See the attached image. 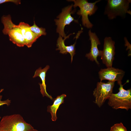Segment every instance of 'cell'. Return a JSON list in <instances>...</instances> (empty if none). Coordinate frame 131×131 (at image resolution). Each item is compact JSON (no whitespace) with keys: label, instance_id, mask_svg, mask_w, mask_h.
Listing matches in <instances>:
<instances>
[{"label":"cell","instance_id":"1","mask_svg":"<svg viewBox=\"0 0 131 131\" xmlns=\"http://www.w3.org/2000/svg\"><path fill=\"white\" fill-rule=\"evenodd\" d=\"M0 131H38L19 114L4 116L0 121Z\"/></svg>","mask_w":131,"mask_h":131},{"label":"cell","instance_id":"2","mask_svg":"<svg viewBox=\"0 0 131 131\" xmlns=\"http://www.w3.org/2000/svg\"><path fill=\"white\" fill-rule=\"evenodd\" d=\"M131 1L130 0H108L104 14L110 20L115 18L118 16L124 18L127 13L131 14L129 9Z\"/></svg>","mask_w":131,"mask_h":131},{"label":"cell","instance_id":"3","mask_svg":"<svg viewBox=\"0 0 131 131\" xmlns=\"http://www.w3.org/2000/svg\"><path fill=\"white\" fill-rule=\"evenodd\" d=\"M119 85V92L111 94L108 99V103L114 109H124L128 111L131 108V90H125L122 83Z\"/></svg>","mask_w":131,"mask_h":131},{"label":"cell","instance_id":"4","mask_svg":"<svg viewBox=\"0 0 131 131\" xmlns=\"http://www.w3.org/2000/svg\"><path fill=\"white\" fill-rule=\"evenodd\" d=\"M1 21L4 26L2 32L4 34L8 35L10 41L18 47H22L25 45L20 28L18 25L12 22L10 15L3 16Z\"/></svg>","mask_w":131,"mask_h":131},{"label":"cell","instance_id":"5","mask_svg":"<svg viewBox=\"0 0 131 131\" xmlns=\"http://www.w3.org/2000/svg\"><path fill=\"white\" fill-rule=\"evenodd\" d=\"M74 2L73 6L74 8L78 7L80 10L77 12V15L81 16L82 25L88 28H91L93 26L89 21L88 16L94 14L97 10L98 8L96 4L100 0L96 1L93 3L88 2L86 0H68Z\"/></svg>","mask_w":131,"mask_h":131},{"label":"cell","instance_id":"6","mask_svg":"<svg viewBox=\"0 0 131 131\" xmlns=\"http://www.w3.org/2000/svg\"><path fill=\"white\" fill-rule=\"evenodd\" d=\"M115 82L108 81L106 83L98 82L96 88L93 91L95 100V103L100 107L106 100L113 93Z\"/></svg>","mask_w":131,"mask_h":131},{"label":"cell","instance_id":"7","mask_svg":"<svg viewBox=\"0 0 131 131\" xmlns=\"http://www.w3.org/2000/svg\"><path fill=\"white\" fill-rule=\"evenodd\" d=\"M73 5L69 6L62 9L61 13L57 17L58 19H55V21L56 24L57 25V32L58 33L59 36L64 38L66 37L64 32V29L65 26L69 25L72 21H74L78 23L77 20L75 19L71 16L74 11L72 10Z\"/></svg>","mask_w":131,"mask_h":131},{"label":"cell","instance_id":"8","mask_svg":"<svg viewBox=\"0 0 131 131\" xmlns=\"http://www.w3.org/2000/svg\"><path fill=\"white\" fill-rule=\"evenodd\" d=\"M115 42L111 37H106L104 39L103 48L101 59L103 63L107 67H112L115 54Z\"/></svg>","mask_w":131,"mask_h":131},{"label":"cell","instance_id":"9","mask_svg":"<svg viewBox=\"0 0 131 131\" xmlns=\"http://www.w3.org/2000/svg\"><path fill=\"white\" fill-rule=\"evenodd\" d=\"M125 72L121 69L111 67L101 69L98 72L100 81L104 80L114 82L117 81L119 85L122 83V80L124 75Z\"/></svg>","mask_w":131,"mask_h":131},{"label":"cell","instance_id":"10","mask_svg":"<svg viewBox=\"0 0 131 131\" xmlns=\"http://www.w3.org/2000/svg\"><path fill=\"white\" fill-rule=\"evenodd\" d=\"M89 40L91 42V49L90 52L87 54L85 56L88 59L92 61H95L98 65L99 63L97 60L98 56H101L102 50H99L98 48V45L100 44L99 39L95 33L91 32L90 29L88 32Z\"/></svg>","mask_w":131,"mask_h":131},{"label":"cell","instance_id":"11","mask_svg":"<svg viewBox=\"0 0 131 131\" xmlns=\"http://www.w3.org/2000/svg\"><path fill=\"white\" fill-rule=\"evenodd\" d=\"M83 29L81 28L80 31H79L77 34L76 38V41L73 44L69 46H66L65 44V41L72 34H70L67 37L63 39L62 37L59 36L57 41V44L58 48L56 49V50H60V53L63 54H66L68 53L70 54L71 56V62L73 59V57L75 54V46L77 39L79 38L80 34L83 32L82 31Z\"/></svg>","mask_w":131,"mask_h":131},{"label":"cell","instance_id":"12","mask_svg":"<svg viewBox=\"0 0 131 131\" xmlns=\"http://www.w3.org/2000/svg\"><path fill=\"white\" fill-rule=\"evenodd\" d=\"M18 25L24 38L25 45L29 48L31 47L39 37L29 29L30 26L28 24L21 22Z\"/></svg>","mask_w":131,"mask_h":131},{"label":"cell","instance_id":"13","mask_svg":"<svg viewBox=\"0 0 131 131\" xmlns=\"http://www.w3.org/2000/svg\"><path fill=\"white\" fill-rule=\"evenodd\" d=\"M49 68V65L46 66L42 69H41V67H40L36 70L33 77L34 78L38 76L40 78L42 82L41 83L39 84L40 87V92L43 97L45 96L52 100L53 98L52 97L49 95L47 92L46 86L45 82L46 73Z\"/></svg>","mask_w":131,"mask_h":131},{"label":"cell","instance_id":"14","mask_svg":"<svg viewBox=\"0 0 131 131\" xmlns=\"http://www.w3.org/2000/svg\"><path fill=\"white\" fill-rule=\"evenodd\" d=\"M66 95L63 94L57 96L56 98L53 99V104L51 106L47 107V111L50 113L51 116V120L53 121H55L57 118L56 113L60 106L64 103V98L66 97Z\"/></svg>","mask_w":131,"mask_h":131},{"label":"cell","instance_id":"15","mask_svg":"<svg viewBox=\"0 0 131 131\" xmlns=\"http://www.w3.org/2000/svg\"><path fill=\"white\" fill-rule=\"evenodd\" d=\"M33 25L30 26L29 29L39 37L42 35H46V33L45 29L42 27H39L35 24L34 21Z\"/></svg>","mask_w":131,"mask_h":131},{"label":"cell","instance_id":"16","mask_svg":"<svg viewBox=\"0 0 131 131\" xmlns=\"http://www.w3.org/2000/svg\"><path fill=\"white\" fill-rule=\"evenodd\" d=\"M113 126L117 131H127L126 128L121 123L115 124Z\"/></svg>","mask_w":131,"mask_h":131},{"label":"cell","instance_id":"17","mask_svg":"<svg viewBox=\"0 0 131 131\" xmlns=\"http://www.w3.org/2000/svg\"><path fill=\"white\" fill-rule=\"evenodd\" d=\"M2 98V96L0 95V106L4 105H6L8 106H9L11 102V100L8 99L2 101L1 100ZM1 118L0 116V119Z\"/></svg>","mask_w":131,"mask_h":131},{"label":"cell","instance_id":"18","mask_svg":"<svg viewBox=\"0 0 131 131\" xmlns=\"http://www.w3.org/2000/svg\"><path fill=\"white\" fill-rule=\"evenodd\" d=\"M21 0H0V4L8 2L14 3L16 5L21 4Z\"/></svg>","mask_w":131,"mask_h":131},{"label":"cell","instance_id":"19","mask_svg":"<svg viewBox=\"0 0 131 131\" xmlns=\"http://www.w3.org/2000/svg\"><path fill=\"white\" fill-rule=\"evenodd\" d=\"M110 131H117L115 129L113 126H112L111 128Z\"/></svg>","mask_w":131,"mask_h":131},{"label":"cell","instance_id":"20","mask_svg":"<svg viewBox=\"0 0 131 131\" xmlns=\"http://www.w3.org/2000/svg\"><path fill=\"white\" fill-rule=\"evenodd\" d=\"M3 90H4L3 89H1V90H0V93L1 92H2V91Z\"/></svg>","mask_w":131,"mask_h":131}]
</instances>
